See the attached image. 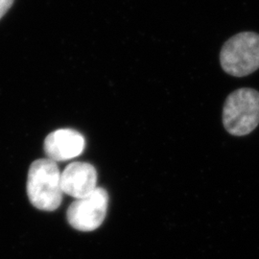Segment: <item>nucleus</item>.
Masks as SVG:
<instances>
[{"mask_svg":"<svg viewBox=\"0 0 259 259\" xmlns=\"http://www.w3.org/2000/svg\"><path fill=\"white\" fill-rule=\"evenodd\" d=\"M223 70L234 77H245L259 68V35L242 32L225 42L220 52Z\"/></svg>","mask_w":259,"mask_h":259,"instance_id":"7ed1b4c3","label":"nucleus"},{"mask_svg":"<svg viewBox=\"0 0 259 259\" xmlns=\"http://www.w3.org/2000/svg\"><path fill=\"white\" fill-rule=\"evenodd\" d=\"M14 0H0V19L12 7Z\"/></svg>","mask_w":259,"mask_h":259,"instance_id":"0eeeda50","label":"nucleus"},{"mask_svg":"<svg viewBox=\"0 0 259 259\" xmlns=\"http://www.w3.org/2000/svg\"><path fill=\"white\" fill-rule=\"evenodd\" d=\"M85 140L82 134L72 129L57 130L45 140V152L49 159L58 162L78 157L83 153Z\"/></svg>","mask_w":259,"mask_h":259,"instance_id":"39448f33","label":"nucleus"},{"mask_svg":"<svg viewBox=\"0 0 259 259\" xmlns=\"http://www.w3.org/2000/svg\"><path fill=\"white\" fill-rule=\"evenodd\" d=\"M109 195L102 187H96L91 194L77 199L67 209V220L80 232H93L98 229L107 214Z\"/></svg>","mask_w":259,"mask_h":259,"instance_id":"20e7f679","label":"nucleus"},{"mask_svg":"<svg viewBox=\"0 0 259 259\" xmlns=\"http://www.w3.org/2000/svg\"><path fill=\"white\" fill-rule=\"evenodd\" d=\"M61 183L64 193L81 199L97 187L96 169L87 162L70 163L63 171Z\"/></svg>","mask_w":259,"mask_h":259,"instance_id":"423d86ee","label":"nucleus"},{"mask_svg":"<svg viewBox=\"0 0 259 259\" xmlns=\"http://www.w3.org/2000/svg\"><path fill=\"white\" fill-rule=\"evenodd\" d=\"M62 173L57 162L49 158L34 161L28 172V198L39 210L54 211L63 201Z\"/></svg>","mask_w":259,"mask_h":259,"instance_id":"f257e3e1","label":"nucleus"},{"mask_svg":"<svg viewBox=\"0 0 259 259\" xmlns=\"http://www.w3.org/2000/svg\"><path fill=\"white\" fill-rule=\"evenodd\" d=\"M223 124L234 137L250 135L259 125V93L242 88L231 93L224 104Z\"/></svg>","mask_w":259,"mask_h":259,"instance_id":"f03ea898","label":"nucleus"}]
</instances>
